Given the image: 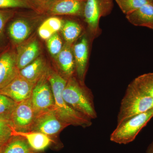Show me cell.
Masks as SVG:
<instances>
[{"mask_svg": "<svg viewBox=\"0 0 153 153\" xmlns=\"http://www.w3.org/2000/svg\"><path fill=\"white\" fill-rule=\"evenodd\" d=\"M48 68L44 57L39 56L25 68L19 70L18 74L29 82L36 84L46 73Z\"/></svg>", "mask_w": 153, "mask_h": 153, "instance_id": "cell-16", "label": "cell"}, {"mask_svg": "<svg viewBox=\"0 0 153 153\" xmlns=\"http://www.w3.org/2000/svg\"><path fill=\"white\" fill-rule=\"evenodd\" d=\"M36 84L29 82L18 74L8 85L0 90V94L8 97L19 103L31 97Z\"/></svg>", "mask_w": 153, "mask_h": 153, "instance_id": "cell-11", "label": "cell"}, {"mask_svg": "<svg viewBox=\"0 0 153 153\" xmlns=\"http://www.w3.org/2000/svg\"><path fill=\"white\" fill-rule=\"evenodd\" d=\"M39 53L40 46L36 38L20 44L16 51V64L19 70L25 68L36 60L39 57Z\"/></svg>", "mask_w": 153, "mask_h": 153, "instance_id": "cell-14", "label": "cell"}, {"mask_svg": "<svg viewBox=\"0 0 153 153\" xmlns=\"http://www.w3.org/2000/svg\"><path fill=\"white\" fill-rule=\"evenodd\" d=\"M4 144L0 143V153H2V152L3 146H4Z\"/></svg>", "mask_w": 153, "mask_h": 153, "instance_id": "cell-31", "label": "cell"}, {"mask_svg": "<svg viewBox=\"0 0 153 153\" xmlns=\"http://www.w3.org/2000/svg\"><path fill=\"white\" fill-rule=\"evenodd\" d=\"M55 99V111L58 117L69 126L87 128L92 125V120L73 109L63 97L67 80L57 71L49 67L47 73Z\"/></svg>", "mask_w": 153, "mask_h": 153, "instance_id": "cell-1", "label": "cell"}, {"mask_svg": "<svg viewBox=\"0 0 153 153\" xmlns=\"http://www.w3.org/2000/svg\"><path fill=\"white\" fill-rule=\"evenodd\" d=\"M16 51L8 49L0 55V90L13 81L19 74Z\"/></svg>", "mask_w": 153, "mask_h": 153, "instance_id": "cell-12", "label": "cell"}, {"mask_svg": "<svg viewBox=\"0 0 153 153\" xmlns=\"http://www.w3.org/2000/svg\"><path fill=\"white\" fill-rule=\"evenodd\" d=\"M86 34L82 35L76 44L73 45V52L75 63V73L77 79L85 84L89 56V39Z\"/></svg>", "mask_w": 153, "mask_h": 153, "instance_id": "cell-10", "label": "cell"}, {"mask_svg": "<svg viewBox=\"0 0 153 153\" xmlns=\"http://www.w3.org/2000/svg\"><path fill=\"white\" fill-rule=\"evenodd\" d=\"M113 0H86L83 18L87 25L91 40L98 37L101 33L100 21L112 12Z\"/></svg>", "mask_w": 153, "mask_h": 153, "instance_id": "cell-5", "label": "cell"}, {"mask_svg": "<svg viewBox=\"0 0 153 153\" xmlns=\"http://www.w3.org/2000/svg\"><path fill=\"white\" fill-rule=\"evenodd\" d=\"M31 28L29 23L22 19H15L11 22L8 28V33L12 41L16 44H20L28 38Z\"/></svg>", "mask_w": 153, "mask_h": 153, "instance_id": "cell-18", "label": "cell"}, {"mask_svg": "<svg viewBox=\"0 0 153 153\" xmlns=\"http://www.w3.org/2000/svg\"><path fill=\"white\" fill-rule=\"evenodd\" d=\"M68 126L58 117L55 110H51L37 115L32 131L42 133L52 138Z\"/></svg>", "mask_w": 153, "mask_h": 153, "instance_id": "cell-8", "label": "cell"}, {"mask_svg": "<svg viewBox=\"0 0 153 153\" xmlns=\"http://www.w3.org/2000/svg\"><path fill=\"white\" fill-rule=\"evenodd\" d=\"M126 16L134 26L145 27L153 30V1L145 4Z\"/></svg>", "mask_w": 153, "mask_h": 153, "instance_id": "cell-15", "label": "cell"}, {"mask_svg": "<svg viewBox=\"0 0 153 153\" xmlns=\"http://www.w3.org/2000/svg\"><path fill=\"white\" fill-rule=\"evenodd\" d=\"M62 94L63 99L73 109L90 119L97 118L92 91L85 84H81L75 75L67 80Z\"/></svg>", "mask_w": 153, "mask_h": 153, "instance_id": "cell-2", "label": "cell"}, {"mask_svg": "<svg viewBox=\"0 0 153 153\" xmlns=\"http://www.w3.org/2000/svg\"><path fill=\"white\" fill-rule=\"evenodd\" d=\"M10 117L0 116V143L4 144L13 136Z\"/></svg>", "mask_w": 153, "mask_h": 153, "instance_id": "cell-25", "label": "cell"}, {"mask_svg": "<svg viewBox=\"0 0 153 153\" xmlns=\"http://www.w3.org/2000/svg\"><path fill=\"white\" fill-rule=\"evenodd\" d=\"M150 1H153V0H150Z\"/></svg>", "mask_w": 153, "mask_h": 153, "instance_id": "cell-33", "label": "cell"}, {"mask_svg": "<svg viewBox=\"0 0 153 153\" xmlns=\"http://www.w3.org/2000/svg\"><path fill=\"white\" fill-rule=\"evenodd\" d=\"M121 10L126 15L131 13L144 5L152 1L150 0H115Z\"/></svg>", "mask_w": 153, "mask_h": 153, "instance_id": "cell-24", "label": "cell"}, {"mask_svg": "<svg viewBox=\"0 0 153 153\" xmlns=\"http://www.w3.org/2000/svg\"><path fill=\"white\" fill-rule=\"evenodd\" d=\"M61 30L65 42L73 44L80 36L82 29L77 22L67 20L64 22Z\"/></svg>", "mask_w": 153, "mask_h": 153, "instance_id": "cell-22", "label": "cell"}, {"mask_svg": "<svg viewBox=\"0 0 153 153\" xmlns=\"http://www.w3.org/2000/svg\"><path fill=\"white\" fill-rule=\"evenodd\" d=\"M17 104L8 97L0 94V116L10 117Z\"/></svg>", "mask_w": 153, "mask_h": 153, "instance_id": "cell-27", "label": "cell"}, {"mask_svg": "<svg viewBox=\"0 0 153 153\" xmlns=\"http://www.w3.org/2000/svg\"><path fill=\"white\" fill-rule=\"evenodd\" d=\"M131 83L153 98V72L140 75L135 78Z\"/></svg>", "mask_w": 153, "mask_h": 153, "instance_id": "cell-23", "label": "cell"}, {"mask_svg": "<svg viewBox=\"0 0 153 153\" xmlns=\"http://www.w3.org/2000/svg\"><path fill=\"white\" fill-rule=\"evenodd\" d=\"M64 21L58 17L52 16L46 19L40 26L38 33L40 38L47 40L61 30Z\"/></svg>", "mask_w": 153, "mask_h": 153, "instance_id": "cell-20", "label": "cell"}, {"mask_svg": "<svg viewBox=\"0 0 153 153\" xmlns=\"http://www.w3.org/2000/svg\"><path fill=\"white\" fill-rule=\"evenodd\" d=\"M37 115L33 107L31 97L17 103L10 116L14 130L22 132L32 131Z\"/></svg>", "mask_w": 153, "mask_h": 153, "instance_id": "cell-7", "label": "cell"}, {"mask_svg": "<svg viewBox=\"0 0 153 153\" xmlns=\"http://www.w3.org/2000/svg\"><path fill=\"white\" fill-rule=\"evenodd\" d=\"M47 73V71L36 83L31 96L32 104L37 115L55 109L54 94Z\"/></svg>", "mask_w": 153, "mask_h": 153, "instance_id": "cell-6", "label": "cell"}, {"mask_svg": "<svg viewBox=\"0 0 153 153\" xmlns=\"http://www.w3.org/2000/svg\"><path fill=\"white\" fill-rule=\"evenodd\" d=\"M17 8L30 9L39 13H44L42 7L34 0H0V9Z\"/></svg>", "mask_w": 153, "mask_h": 153, "instance_id": "cell-21", "label": "cell"}, {"mask_svg": "<svg viewBox=\"0 0 153 153\" xmlns=\"http://www.w3.org/2000/svg\"><path fill=\"white\" fill-rule=\"evenodd\" d=\"M34 153H38V152H36Z\"/></svg>", "mask_w": 153, "mask_h": 153, "instance_id": "cell-32", "label": "cell"}, {"mask_svg": "<svg viewBox=\"0 0 153 153\" xmlns=\"http://www.w3.org/2000/svg\"><path fill=\"white\" fill-rule=\"evenodd\" d=\"M152 108L153 98L131 82L121 102L117 115V124Z\"/></svg>", "mask_w": 153, "mask_h": 153, "instance_id": "cell-3", "label": "cell"}, {"mask_svg": "<svg viewBox=\"0 0 153 153\" xmlns=\"http://www.w3.org/2000/svg\"><path fill=\"white\" fill-rule=\"evenodd\" d=\"M13 135L21 136L25 138L33 150L38 152L45 150L54 142L52 138L39 132H22L16 131L14 129Z\"/></svg>", "mask_w": 153, "mask_h": 153, "instance_id": "cell-17", "label": "cell"}, {"mask_svg": "<svg viewBox=\"0 0 153 153\" xmlns=\"http://www.w3.org/2000/svg\"><path fill=\"white\" fill-rule=\"evenodd\" d=\"M16 12L13 10L0 9V42L4 36V30L6 25L15 16Z\"/></svg>", "mask_w": 153, "mask_h": 153, "instance_id": "cell-28", "label": "cell"}, {"mask_svg": "<svg viewBox=\"0 0 153 153\" xmlns=\"http://www.w3.org/2000/svg\"><path fill=\"white\" fill-rule=\"evenodd\" d=\"M73 45L66 43L55 58L59 73L67 80L75 74V63L73 52Z\"/></svg>", "mask_w": 153, "mask_h": 153, "instance_id": "cell-13", "label": "cell"}, {"mask_svg": "<svg viewBox=\"0 0 153 153\" xmlns=\"http://www.w3.org/2000/svg\"><path fill=\"white\" fill-rule=\"evenodd\" d=\"M86 0H50L43 6L44 13L52 16L83 17Z\"/></svg>", "mask_w": 153, "mask_h": 153, "instance_id": "cell-9", "label": "cell"}, {"mask_svg": "<svg viewBox=\"0 0 153 153\" xmlns=\"http://www.w3.org/2000/svg\"><path fill=\"white\" fill-rule=\"evenodd\" d=\"M145 153H153V140L148 146Z\"/></svg>", "mask_w": 153, "mask_h": 153, "instance_id": "cell-29", "label": "cell"}, {"mask_svg": "<svg viewBox=\"0 0 153 153\" xmlns=\"http://www.w3.org/2000/svg\"><path fill=\"white\" fill-rule=\"evenodd\" d=\"M27 140L21 136L13 135L3 146L2 153H34Z\"/></svg>", "mask_w": 153, "mask_h": 153, "instance_id": "cell-19", "label": "cell"}, {"mask_svg": "<svg viewBox=\"0 0 153 153\" xmlns=\"http://www.w3.org/2000/svg\"><path fill=\"white\" fill-rule=\"evenodd\" d=\"M63 44L58 33H55L47 40V46L52 57L55 59L62 50Z\"/></svg>", "mask_w": 153, "mask_h": 153, "instance_id": "cell-26", "label": "cell"}, {"mask_svg": "<svg viewBox=\"0 0 153 153\" xmlns=\"http://www.w3.org/2000/svg\"><path fill=\"white\" fill-rule=\"evenodd\" d=\"M34 1H36V2L38 3V4L42 7V8H43V6L44 4L48 2L50 0H34Z\"/></svg>", "mask_w": 153, "mask_h": 153, "instance_id": "cell-30", "label": "cell"}, {"mask_svg": "<svg viewBox=\"0 0 153 153\" xmlns=\"http://www.w3.org/2000/svg\"><path fill=\"white\" fill-rule=\"evenodd\" d=\"M153 117V108L117 124L110 135V140L112 142L120 145L132 142Z\"/></svg>", "mask_w": 153, "mask_h": 153, "instance_id": "cell-4", "label": "cell"}]
</instances>
